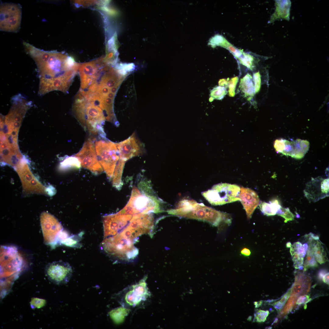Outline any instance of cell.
Listing matches in <instances>:
<instances>
[{"label": "cell", "mask_w": 329, "mask_h": 329, "mask_svg": "<svg viewBox=\"0 0 329 329\" xmlns=\"http://www.w3.org/2000/svg\"><path fill=\"white\" fill-rule=\"evenodd\" d=\"M23 44L37 66L38 95L42 96L54 90L67 93L78 72L79 63L65 52L44 51L26 42Z\"/></svg>", "instance_id": "cell-1"}, {"label": "cell", "mask_w": 329, "mask_h": 329, "mask_svg": "<svg viewBox=\"0 0 329 329\" xmlns=\"http://www.w3.org/2000/svg\"><path fill=\"white\" fill-rule=\"evenodd\" d=\"M168 214L207 222L217 226L222 222L229 224L232 218L229 214L218 211L193 200H181L175 209L168 210Z\"/></svg>", "instance_id": "cell-2"}, {"label": "cell", "mask_w": 329, "mask_h": 329, "mask_svg": "<svg viewBox=\"0 0 329 329\" xmlns=\"http://www.w3.org/2000/svg\"><path fill=\"white\" fill-rule=\"evenodd\" d=\"M161 202L154 195L144 193L134 186L130 198L126 206L117 213L120 214L134 215L163 211L161 207Z\"/></svg>", "instance_id": "cell-3"}, {"label": "cell", "mask_w": 329, "mask_h": 329, "mask_svg": "<svg viewBox=\"0 0 329 329\" xmlns=\"http://www.w3.org/2000/svg\"><path fill=\"white\" fill-rule=\"evenodd\" d=\"M136 242L118 233L104 238L101 247L107 254L116 260L129 261L134 259L138 254V249L134 246Z\"/></svg>", "instance_id": "cell-4"}, {"label": "cell", "mask_w": 329, "mask_h": 329, "mask_svg": "<svg viewBox=\"0 0 329 329\" xmlns=\"http://www.w3.org/2000/svg\"><path fill=\"white\" fill-rule=\"evenodd\" d=\"M98 161L108 179L111 181L116 165L120 158L116 143L109 140H100L95 143Z\"/></svg>", "instance_id": "cell-5"}, {"label": "cell", "mask_w": 329, "mask_h": 329, "mask_svg": "<svg viewBox=\"0 0 329 329\" xmlns=\"http://www.w3.org/2000/svg\"><path fill=\"white\" fill-rule=\"evenodd\" d=\"M240 188L235 184L220 183L202 193V196L211 204L221 205L240 201Z\"/></svg>", "instance_id": "cell-6"}, {"label": "cell", "mask_w": 329, "mask_h": 329, "mask_svg": "<svg viewBox=\"0 0 329 329\" xmlns=\"http://www.w3.org/2000/svg\"><path fill=\"white\" fill-rule=\"evenodd\" d=\"M154 222L153 215L151 213L136 214L120 233L125 237L136 241L137 237L145 234H149L152 237Z\"/></svg>", "instance_id": "cell-7"}, {"label": "cell", "mask_w": 329, "mask_h": 329, "mask_svg": "<svg viewBox=\"0 0 329 329\" xmlns=\"http://www.w3.org/2000/svg\"><path fill=\"white\" fill-rule=\"evenodd\" d=\"M22 8L19 4L5 2L0 7V29L2 31L16 33L20 28Z\"/></svg>", "instance_id": "cell-8"}, {"label": "cell", "mask_w": 329, "mask_h": 329, "mask_svg": "<svg viewBox=\"0 0 329 329\" xmlns=\"http://www.w3.org/2000/svg\"><path fill=\"white\" fill-rule=\"evenodd\" d=\"M74 156L78 158L82 167L94 175L100 174L103 172L96 153L95 145L91 139L87 140L80 150Z\"/></svg>", "instance_id": "cell-9"}, {"label": "cell", "mask_w": 329, "mask_h": 329, "mask_svg": "<svg viewBox=\"0 0 329 329\" xmlns=\"http://www.w3.org/2000/svg\"><path fill=\"white\" fill-rule=\"evenodd\" d=\"M40 223L44 242L55 248L58 246V235L63 230L62 225L53 215L46 212L41 214Z\"/></svg>", "instance_id": "cell-10"}, {"label": "cell", "mask_w": 329, "mask_h": 329, "mask_svg": "<svg viewBox=\"0 0 329 329\" xmlns=\"http://www.w3.org/2000/svg\"><path fill=\"white\" fill-rule=\"evenodd\" d=\"M45 272L48 279L57 285L67 284L72 274L71 267L67 262L62 261L49 263L45 267Z\"/></svg>", "instance_id": "cell-11"}, {"label": "cell", "mask_w": 329, "mask_h": 329, "mask_svg": "<svg viewBox=\"0 0 329 329\" xmlns=\"http://www.w3.org/2000/svg\"><path fill=\"white\" fill-rule=\"evenodd\" d=\"M133 217L117 213L105 216L103 219L104 237L114 235L123 230Z\"/></svg>", "instance_id": "cell-12"}, {"label": "cell", "mask_w": 329, "mask_h": 329, "mask_svg": "<svg viewBox=\"0 0 329 329\" xmlns=\"http://www.w3.org/2000/svg\"><path fill=\"white\" fill-rule=\"evenodd\" d=\"M116 143L120 157L126 161L142 154L144 151L143 143L137 138L134 133L126 140Z\"/></svg>", "instance_id": "cell-13"}, {"label": "cell", "mask_w": 329, "mask_h": 329, "mask_svg": "<svg viewBox=\"0 0 329 329\" xmlns=\"http://www.w3.org/2000/svg\"><path fill=\"white\" fill-rule=\"evenodd\" d=\"M329 178L313 179L306 185L304 193L311 201L316 202L329 195Z\"/></svg>", "instance_id": "cell-14"}, {"label": "cell", "mask_w": 329, "mask_h": 329, "mask_svg": "<svg viewBox=\"0 0 329 329\" xmlns=\"http://www.w3.org/2000/svg\"><path fill=\"white\" fill-rule=\"evenodd\" d=\"M146 278L130 287L122 297V301L125 304L134 306L145 300L149 293L145 282Z\"/></svg>", "instance_id": "cell-15"}, {"label": "cell", "mask_w": 329, "mask_h": 329, "mask_svg": "<svg viewBox=\"0 0 329 329\" xmlns=\"http://www.w3.org/2000/svg\"><path fill=\"white\" fill-rule=\"evenodd\" d=\"M18 170V173L22 184L23 191L28 194H44L47 190L33 175L27 166H24Z\"/></svg>", "instance_id": "cell-16"}, {"label": "cell", "mask_w": 329, "mask_h": 329, "mask_svg": "<svg viewBox=\"0 0 329 329\" xmlns=\"http://www.w3.org/2000/svg\"><path fill=\"white\" fill-rule=\"evenodd\" d=\"M239 198L249 219L255 210L260 204V199L257 193L248 188H240Z\"/></svg>", "instance_id": "cell-17"}, {"label": "cell", "mask_w": 329, "mask_h": 329, "mask_svg": "<svg viewBox=\"0 0 329 329\" xmlns=\"http://www.w3.org/2000/svg\"><path fill=\"white\" fill-rule=\"evenodd\" d=\"M308 248L306 243L302 244L300 242H294L290 247V253L292 258L293 266L295 268L303 269L304 258Z\"/></svg>", "instance_id": "cell-18"}, {"label": "cell", "mask_w": 329, "mask_h": 329, "mask_svg": "<svg viewBox=\"0 0 329 329\" xmlns=\"http://www.w3.org/2000/svg\"><path fill=\"white\" fill-rule=\"evenodd\" d=\"M309 242L311 243L315 259L319 264H323L327 261L326 253L323 246L319 241L318 236L310 233Z\"/></svg>", "instance_id": "cell-19"}, {"label": "cell", "mask_w": 329, "mask_h": 329, "mask_svg": "<svg viewBox=\"0 0 329 329\" xmlns=\"http://www.w3.org/2000/svg\"><path fill=\"white\" fill-rule=\"evenodd\" d=\"M276 10L272 16L270 21H274L277 19H288L291 5L290 1H276Z\"/></svg>", "instance_id": "cell-20"}, {"label": "cell", "mask_w": 329, "mask_h": 329, "mask_svg": "<svg viewBox=\"0 0 329 329\" xmlns=\"http://www.w3.org/2000/svg\"><path fill=\"white\" fill-rule=\"evenodd\" d=\"M292 141L293 149L291 157L298 159L302 158L309 150V142L299 139Z\"/></svg>", "instance_id": "cell-21"}, {"label": "cell", "mask_w": 329, "mask_h": 329, "mask_svg": "<svg viewBox=\"0 0 329 329\" xmlns=\"http://www.w3.org/2000/svg\"><path fill=\"white\" fill-rule=\"evenodd\" d=\"M309 278L303 273H299L295 277V282L291 289V294L292 295L297 296L302 294L307 287H309L307 281Z\"/></svg>", "instance_id": "cell-22"}, {"label": "cell", "mask_w": 329, "mask_h": 329, "mask_svg": "<svg viewBox=\"0 0 329 329\" xmlns=\"http://www.w3.org/2000/svg\"><path fill=\"white\" fill-rule=\"evenodd\" d=\"M126 161L120 158L116 165L111 180L112 186L118 190H120L123 185L122 177Z\"/></svg>", "instance_id": "cell-23"}, {"label": "cell", "mask_w": 329, "mask_h": 329, "mask_svg": "<svg viewBox=\"0 0 329 329\" xmlns=\"http://www.w3.org/2000/svg\"><path fill=\"white\" fill-rule=\"evenodd\" d=\"M260 208L264 215L267 216L274 215L281 207L278 201L274 200L269 203L262 202L259 204Z\"/></svg>", "instance_id": "cell-24"}, {"label": "cell", "mask_w": 329, "mask_h": 329, "mask_svg": "<svg viewBox=\"0 0 329 329\" xmlns=\"http://www.w3.org/2000/svg\"><path fill=\"white\" fill-rule=\"evenodd\" d=\"M318 266L315 257L312 246L309 242V244L307 251V254L305 262L303 265L304 271H306L308 268L312 267H315Z\"/></svg>", "instance_id": "cell-25"}, {"label": "cell", "mask_w": 329, "mask_h": 329, "mask_svg": "<svg viewBox=\"0 0 329 329\" xmlns=\"http://www.w3.org/2000/svg\"><path fill=\"white\" fill-rule=\"evenodd\" d=\"M242 91L246 94L252 95L254 93V87L252 78L249 75H246L241 82Z\"/></svg>", "instance_id": "cell-26"}, {"label": "cell", "mask_w": 329, "mask_h": 329, "mask_svg": "<svg viewBox=\"0 0 329 329\" xmlns=\"http://www.w3.org/2000/svg\"><path fill=\"white\" fill-rule=\"evenodd\" d=\"M83 234L81 232L77 235H69L65 239L62 241L61 244L71 247H80V243Z\"/></svg>", "instance_id": "cell-27"}, {"label": "cell", "mask_w": 329, "mask_h": 329, "mask_svg": "<svg viewBox=\"0 0 329 329\" xmlns=\"http://www.w3.org/2000/svg\"><path fill=\"white\" fill-rule=\"evenodd\" d=\"M127 313L128 310L126 309L120 307L111 310L110 313V315L114 322L119 323L123 320Z\"/></svg>", "instance_id": "cell-28"}, {"label": "cell", "mask_w": 329, "mask_h": 329, "mask_svg": "<svg viewBox=\"0 0 329 329\" xmlns=\"http://www.w3.org/2000/svg\"><path fill=\"white\" fill-rule=\"evenodd\" d=\"M276 214L284 218L285 219V223L292 221L294 219V215L288 208H285L281 206Z\"/></svg>", "instance_id": "cell-29"}, {"label": "cell", "mask_w": 329, "mask_h": 329, "mask_svg": "<svg viewBox=\"0 0 329 329\" xmlns=\"http://www.w3.org/2000/svg\"><path fill=\"white\" fill-rule=\"evenodd\" d=\"M227 93L224 87L218 86L214 88L210 91V95L214 99L221 100L223 98Z\"/></svg>", "instance_id": "cell-30"}, {"label": "cell", "mask_w": 329, "mask_h": 329, "mask_svg": "<svg viewBox=\"0 0 329 329\" xmlns=\"http://www.w3.org/2000/svg\"><path fill=\"white\" fill-rule=\"evenodd\" d=\"M62 163V165L66 167L79 168L81 166L79 160L74 156L68 158Z\"/></svg>", "instance_id": "cell-31"}, {"label": "cell", "mask_w": 329, "mask_h": 329, "mask_svg": "<svg viewBox=\"0 0 329 329\" xmlns=\"http://www.w3.org/2000/svg\"><path fill=\"white\" fill-rule=\"evenodd\" d=\"M269 314L268 310H258L254 314V320L255 321L261 323L265 322Z\"/></svg>", "instance_id": "cell-32"}, {"label": "cell", "mask_w": 329, "mask_h": 329, "mask_svg": "<svg viewBox=\"0 0 329 329\" xmlns=\"http://www.w3.org/2000/svg\"><path fill=\"white\" fill-rule=\"evenodd\" d=\"M291 290H289L279 301L271 304L278 311H280L284 306L289 299L291 294Z\"/></svg>", "instance_id": "cell-33"}, {"label": "cell", "mask_w": 329, "mask_h": 329, "mask_svg": "<svg viewBox=\"0 0 329 329\" xmlns=\"http://www.w3.org/2000/svg\"><path fill=\"white\" fill-rule=\"evenodd\" d=\"M45 300L38 298H33L30 302L31 307L33 308H40L44 306L46 303Z\"/></svg>", "instance_id": "cell-34"}, {"label": "cell", "mask_w": 329, "mask_h": 329, "mask_svg": "<svg viewBox=\"0 0 329 329\" xmlns=\"http://www.w3.org/2000/svg\"><path fill=\"white\" fill-rule=\"evenodd\" d=\"M311 299L310 298L308 295H305L300 296L299 297L296 302V304L300 305L303 303L306 304L310 301Z\"/></svg>", "instance_id": "cell-35"}, {"label": "cell", "mask_w": 329, "mask_h": 329, "mask_svg": "<svg viewBox=\"0 0 329 329\" xmlns=\"http://www.w3.org/2000/svg\"><path fill=\"white\" fill-rule=\"evenodd\" d=\"M323 281L329 285V273H326L323 277L322 278Z\"/></svg>", "instance_id": "cell-36"}, {"label": "cell", "mask_w": 329, "mask_h": 329, "mask_svg": "<svg viewBox=\"0 0 329 329\" xmlns=\"http://www.w3.org/2000/svg\"><path fill=\"white\" fill-rule=\"evenodd\" d=\"M241 253L242 254L245 256H249L250 255L251 252L249 249L244 248L241 251Z\"/></svg>", "instance_id": "cell-37"}, {"label": "cell", "mask_w": 329, "mask_h": 329, "mask_svg": "<svg viewBox=\"0 0 329 329\" xmlns=\"http://www.w3.org/2000/svg\"><path fill=\"white\" fill-rule=\"evenodd\" d=\"M326 271L325 270H321L319 272L318 275V278L320 279H322L323 276L326 273Z\"/></svg>", "instance_id": "cell-38"}, {"label": "cell", "mask_w": 329, "mask_h": 329, "mask_svg": "<svg viewBox=\"0 0 329 329\" xmlns=\"http://www.w3.org/2000/svg\"><path fill=\"white\" fill-rule=\"evenodd\" d=\"M262 303V301H260L258 302H254V304L255 306V307L256 308H258L260 306Z\"/></svg>", "instance_id": "cell-39"}, {"label": "cell", "mask_w": 329, "mask_h": 329, "mask_svg": "<svg viewBox=\"0 0 329 329\" xmlns=\"http://www.w3.org/2000/svg\"><path fill=\"white\" fill-rule=\"evenodd\" d=\"M292 245L290 242H288L287 243L286 246L287 247H290Z\"/></svg>", "instance_id": "cell-40"}]
</instances>
